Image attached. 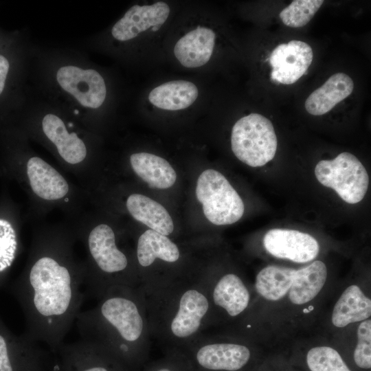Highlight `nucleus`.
I'll list each match as a JSON object with an SVG mask.
<instances>
[{
  "instance_id": "9b49d317",
  "label": "nucleus",
  "mask_w": 371,
  "mask_h": 371,
  "mask_svg": "<svg viewBox=\"0 0 371 371\" xmlns=\"http://www.w3.org/2000/svg\"><path fill=\"white\" fill-rule=\"evenodd\" d=\"M199 278L203 284L211 306L210 326L224 319L236 320L249 309L251 295L247 284L234 273H226L216 279Z\"/></svg>"
},
{
  "instance_id": "2eb2a0df",
  "label": "nucleus",
  "mask_w": 371,
  "mask_h": 371,
  "mask_svg": "<svg viewBox=\"0 0 371 371\" xmlns=\"http://www.w3.org/2000/svg\"><path fill=\"white\" fill-rule=\"evenodd\" d=\"M170 12L169 5L162 1L135 5L113 26L112 36L119 41H127L149 30L156 32L167 21Z\"/></svg>"
},
{
  "instance_id": "6ab92c4d",
  "label": "nucleus",
  "mask_w": 371,
  "mask_h": 371,
  "mask_svg": "<svg viewBox=\"0 0 371 371\" xmlns=\"http://www.w3.org/2000/svg\"><path fill=\"white\" fill-rule=\"evenodd\" d=\"M125 207L136 221L163 235L172 233L174 224L166 208L143 194L133 193L125 201Z\"/></svg>"
},
{
  "instance_id": "0eeeda50",
  "label": "nucleus",
  "mask_w": 371,
  "mask_h": 371,
  "mask_svg": "<svg viewBox=\"0 0 371 371\" xmlns=\"http://www.w3.org/2000/svg\"><path fill=\"white\" fill-rule=\"evenodd\" d=\"M182 351L193 371H243L253 352L243 338L202 333Z\"/></svg>"
},
{
  "instance_id": "6e6552de",
  "label": "nucleus",
  "mask_w": 371,
  "mask_h": 371,
  "mask_svg": "<svg viewBox=\"0 0 371 371\" xmlns=\"http://www.w3.org/2000/svg\"><path fill=\"white\" fill-rule=\"evenodd\" d=\"M277 146L273 124L260 114L244 116L232 128V150L240 161L249 166H262L273 159Z\"/></svg>"
},
{
  "instance_id": "f3484780",
  "label": "nucleus",
  "mask_w": 371,
  "mask_h": 371,
  "mask_svg": "<svg viewBox=\"0 0 371 371\" xmlns=\"http://www.w3.org/2000/svg\"><path fill=\"white\" fill-rule=\"evenodd\" d=\"M371 316V300L356 284L347 286L336 301L330 320L337 328L359 323Z\"/></svg>"
},
{
  "instance_id": "bb28decb",
  "label": "nucleus",
  "mask_w": 371,
  "mask_h": 371,
  "mask_svg": "<svg viewBox=\"0 0 371 371\" xmlns=\"http://www.w3.org/2000/svg\"><path fill=\"white\" fill-rule=\"evenodd\" d=\"M166 351L164 357L146 365L144 371H193L188 358L182 351Z\"/></svg>"
},
{
  "instance_id": "f8f14e48",
  "label": "nucleus",
  "mask_w": 371,
  "mask_h": 371,
  "mask_svg": "<svg viewBox=\"0 0 371 371\" xmlns=\"http://www.w3.org/2000/svg\"><path fill=\"white\" fill-rule=\"evenodd\" d=\"M56 78L59 87L84 107L95 109L105 100L106 84L95 69L65 65L58 69Z\"/></svg>"
},
{
  "instance_id": "a878e982",
  "label": "nucleus",
  "mask_w": 371,
  "mask_h": 371,
  "mask_svg": "<svg viewBox=\"0 0 371 371\" xmlns=\"http://www.w3.org/2000/svg\"><path fill=\"white\" fill-rule=\"evenodd\" d=\"M355 364L360 368H371V319L359 322L357 329V344L353 352Z\"/></svg>"
},
{
  "instance_id": "c756f323",
  "label": "nucleus",
  "mask_w": 371,
  "mask_h": 371,
  "mask_svg": "<svg viewBox=\"0 0 371 371\" xmlns=\"http://www.w3.org/2000/svg\"><path fill=\"white\" fill-rule=\"evenodd\" d=\"M103 350L104 352L100 361H95V364L91 365L89 367H85L80 371H113V368L109 367L107 363L103 361L104 358L108 353L104 350Z\"/></svg>"
},
{
  "instance_id": "c85d7f7f",
  "label": "nucleus",
  "mask_w": 371,
  "mask_h": 371,
  "mask_svg": "<svg viewBox=\"0 0 371 371\" xmlns=\"http://www.w3.org/2000/svg\"><path fill=\"white\" fill-rule=\"evenodd\" d=\"M10 69V63L4 56L0 54V95L2 93L8 74Z\"/></svg>"
},
{
  "instance_id": "9d476101",
  "label": "nucleus",
  "mask_w": 371,
  "mask_h": 371,
  "mask_svg": "<svg viewBox=\"0 0 371 371\" xmlns=\"http://www.w3.org/2000/svg\"><path fill=\"white\" fill-rule=\"evenodd\" d=\"M317 181L332 188L346 203L361 201L368 188V174L352 154L343 152L332 160L319 161L315 168Z\"/></svg>"
},
{
  "instance_id": "20e7f679",
  "label": "nucleus",
  "mask_w": 371,
  "mask_h": 371,
  "mask_svg": "<svg viewBox=\"0 0 371 371\" xmlns=\"http://www.w3.org/2000/svg\"><path fill=\"white\" fill-rule=\"evenodd\" d=\"M76 238L85 249V293L99 300L115 286L138 287L131 262L118 244L114 229L84 210L69 219Z\"/></svg>"
},
{
  "instance_id": "ddd939ff",
  "label": "nucleus",
  "mask_w": 371,
  "mask_h": 371,
  "mask_svg": "<svg viewBox=\"0 0 371 371\" xmlns=\"http://www.w3.org/2000/svg\"><path fill=\"white\" fill-rule=\"evenodd\" d=\"M262 243L270 255L297 263L313 261L319 252V245L315 238L294 229H270L264 236Z\"/></svg>"
},
{
  "instance_id": "412c9836",
  "label": "nucleus",
  "mask_w": 371,
  "mask_h": 371,
  "mask_svg": "<svg viewBox=\"0 0 371 371\" xmlns=\"http://www.w3.org/2000/svg\"><path fill=\"white\" fill-rule=\"evenodd\" d=\"M134 172L150 188L166 189L174 185L177 174L164 158L145 152L135 153L129 157Z\"/></svg>"
},
{
  "instance_id": "423d86ee",
  "label": "nucleus",
  "mask_w": 371,
  "mask_h": 371,
  "mask_svg": "<svg viewBox=\"0 0 371 371\" xmlns=\"http://www.w3.org/2000/svg\"><path fill=\"white\" fill-rule=\"evenodd\" d=\"M327 277V267L321 260L298 269L269 265L257 273L254 288L258 295L268 303L302 309L319 297Z\"/></svg>"
},
{
  "instance_id": "1a4fd4ad",
  "label": "nucleus",
  "mask_w": 371,
  "mask_h": 371,
  "mask_svg": "<svg viewBox=\"0 0 371 371\" xmlns=\"http://www.w3.org/2000/svg\"><path fill=\"white\" fill-rule=\"evenodd\" d=\"M196 196L203 205L207 219L216 225H230L243 215V200L227 179L219 172L207 169L199 177Z\"/></svg>"
},
{
  "instance_id": "a211bd4d",
  "label": "nucleus",
  "mask_w": 371,
  "mask_h": 371,
  "mask_svg": "<svg viewBox=\"0 0 371 371\" xmlns=\"http://www.w3.org/2000/svg\"><path fill=\"white\" fill-rule=\"evenodd\" d=\"M353 89L354 82L348 75L335 74L308 96L305 109L311 115H324L348 97Z\"/></svg>"
},
{
  "instance_id": "7ed1b4c3",
  "label": "nucleus",
  "mask_w": 371,
  "mask_h": 371,
  "mask_svg": "<svg viewBox=\"0 0 371 371\" xmlns=\"http://www.w3.org/2000/svg\"><path fill=\"white\" fill-rule=\"evenodd\" d=\"M151 337L183 350L210 327L211 306L199 276L138 286Z\"/></svg>"
},
{
  "instance_id": "4be33fe9",
  "label": "nucleus",
  "mask_w": 371,
  "mask_h": 371,
  "mask_svg": "<svg viewBox=\"0 0 371 371\" xmlns=\"http://www.w3.org/2000/svg\"><path fill=\"white\" fill-rule=\"evenodd\" d=\"M199 91L192 82L171 80L154 88L148 95L155 106L168 111H178L191 106L196 100Z\"/></svg>"
},
{
  "instance_id": "39448f33",
  "label": "nucleus",
  "mask_w": 371,
  "mask_h": 371,
  "mask_svg": "<svg viewBox=\"0 0 371 371\" xmlns=\"http://www.w3.org/2000/svg\"><path fill=\"white\" fill-rule=\"evenodd\" d=\"M29 130L49 148L62 168L74 175L87 194L93 189L97 168L87 133L79 131L54 113L43 115L36 123L29 126Z\"/></svg>"
},
{
  "instance_id": "f257e3e1",
  "label": "nucleus",
  "mask_w": 371,
  "mask_h": 371,
  "mask_svg": "<svg viewBox=\"0 0 371 371\" xmlns=\"http://www.w3.org/2000/svg\"><path fill=\"white\" fill-rule=\"evenodd\" d=\"M69 223L40 225L34 229L26 267L19 283L30 339L58 348L86 296L84 260Z\"/></svg>"
},
{
  "instance_id": "b1692460",
  "label": "nucleus",
  "mask_w": 371,
  "mask_h": 371,
  "mask_svg": "<svg viewBox=\"0 0 371 371\" xmlns=\"http://www.w3.org/2000/svg\"><path fill=\"white\" fill-rule=\"evenodd\" d=\"M306 362L311 371H352L339 352L329 346H317L310 348Z\"/></svg>"
},
{
  "instance_id": "cd10ccee",
  "label": "nucleus",
  "mask_w": 371,
  "mask_h": 371,
  "mask_svg": "<svg viewBox=\"0 0 371 371\" xmlns=\"http://www.w3.org/2000/svg\"><path fill=\"white\" fill-rule=\"evenodd\" d=\"M8 339L0 333V371H13Z\"/></svg>"
},
{
  "instance_id": "dca6fc26",
  "label": "nucleus",
  "mask_w": 371,
  "mask_h": 371,
  "mask_svg": "<svg viewBox=\"0 0 371 371\" xmlns=\"http://www.w3.org/2000/svg\"><path fill=\"white\" fill-rule=\"evenodd\" d=\"M215 39V32L211 28L198 26L178 40L174 47V54L186 68L202 67L212 55Z\"/></svg>"
},
{
  "instance_id": "5701e85b",
  "label": "nucleus",
  "mask_w": 371,
  "mask_h": 371,
  "mask_svg": "<svg viewBox=\"0 0 371 371\" xmlns=\"http://www.w3.org/2000/svg\"><path fill=\"white\" fill-rule=\"evenodd\" d=\"M19 234L16 222L0 216V273L8 270L19 250Z\"/></svg>"
},
{
  "instance_id": "aec40b11",
  "label": "nucleus",
  "mask_w": 371,
  "mask_h": 371,
  "mask_svg": "<svg viewBox=\"0 0 371 371\" xmlns=\"http://www.w3.org/2000/svg\"><path fill=\"white\" fill-rule=\"evenodd\" d=\"M136 260L141 268L147 269L157 260L173 264L181 257L178 246L167 236L153 229L142 233L136 245Z\"/></svg>"
},
{
  "instance_id": "393cba45",
  "label": "nucleus",
  "mask_w": 371,
  "mask_h": 371,
  "mask_svg": "<svg viewBox=\"0 0 371 371\" xmlns=\"http://www.w3.org/2000/svg\"><path fill=\"white\" fill-rule=\"evenodd\" d=\"M323 0H295L279 14L282 23L291 27L306 25L323 4Z\"/></svg>"
},
{
  "instance_id": "4468645a",
  "label": "nucleus",
  "mask_w": 371,
  "mask_h": 371,
  "mask_svg": "<svg viewBox=\"0 0 371 371\" xmlns=\"http://www.w3.org/2000/svg\"><path fill=\"white\" fill-rule=\"evenodd\" d=\"M313 58L311 47L304 41L293 40L278 45L269 58L271 80L283 85L295 83L306 73Z\"/></svg>"
},
{
  "instance_id": "f03ea898",
  "label": "nucleus",
  "mask_w": 371,
  "mask_h": 371,
  "mask_svg": "<svg viewBox=\"0 0 371 371\" xmlns=\"http://www.w3.org/2000/svg\"><path fill=\"white\" fill-rule=\"evenodd\" d=\"M98 300L76 317L81 339L104 350L120 363L142 366L151 335L138 287L115 286Z\"/></svg>"
}]
</instances>
